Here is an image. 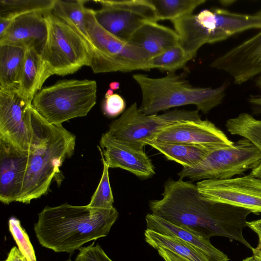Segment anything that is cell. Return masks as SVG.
Returning a JSON list of instances; mask_svg holds the SVG:
<instances>
[{"label":"cell","mask_w":261,"mask_h":261,"mask_svg":"<svg viewBox=\"0 0 261 261\" xmlns=\"http://www.w3.org/2000/svg\"><path fill=\"white\" fill-rule=\"evenodd\" d=\"M44 14L33 12L15 17L5 33L0 36V44L34 48L41 53L47 35Z\"/></svg>","instance_id":"cell-17"},{"label":"cell","mask_w":261,"mask_h":261,"mask_svg":"<svg viewBox=\"0 0 261 261\" xmlns=\"http://www.w3.org/2000/svg\"><path fill=\"white\" fill-rule=\"evenodd\" d=\"M247 226L254 231L258 237V243H261V218L254 221H247Z\"/></svg>","instance_id":"cell-35"},{"label":"cell","mask_w":261,"mask_h":261,"mask_svg":"<svg viewBox=\"0 0 261 261\" xmlns=\"http://www.w3.org/2000/svg\"><path fill=\"white\" fill-rule=\"evenodd\" d=\"M31 105L18 89L0 88V140L23 152H28L32 139Z\"/></svg>","instance_id":"cell-12"},{"label":"cell","mask_w":261,"mask_h":261,"mask_svg":"<svg viewBox=\"0 0 261 261\" xmlns=\"http://www.w3.org/2000/svg\"><path fill=\"white\" fill-rule=\"evenodd\" d=\"M192 59L179 44H177L151 58L149 63L150 69L157 68L172 73L185 67Z\"/></svg>","instance_id":"cell-28"},{"label":"cell","mask_w":261,"mask_h":261,"mask_svg":"<svg viewBox=\"0 0 261 261\" xmlns=\"http://www.w3.org/2000/svg\"><path fill=\"white\" fill-rule=\"evenodd\" d=\"M255 84L261 91V74L256 79ZM249 101L252 105L261 108V94L258 96H250Z\"/></svg>","instance_id":"cell-36"},{"label":"cell","mask_w":261,"mask_h":261,"mask_svg":"<svg viewBox=\"0 0 261 261\" xmlns=\"http://www.w3.org/2000/svg\"><path fill=\"white\" fill-rule=\"evenodd\" d=\"M74 261H113L97 244L82 247Z\"/></svg>","instance_id":"cell-31"},{"label":"cell","mask_w":261,"mask_h":261,"mask_svg":"<svg viewBox=\"0 0 261 261\" xmlns=\"http://www.w3.org/2000/svg\"><path fill=\"white\" fill-rule=\"evenodd\" d=\"M25 261H28L26 259H25Z\"/></svg>","instance_id":"cell-45"},{"label":"cell","mask_w":261,"mask_h":261,"mask_svg":"<svg viewBox=\"0 0 261 261\" xmlns=\"http://www.w3.org/2000/svg\"><path fill=\"white\" fill-rule=\"evenodd\" d=\"M52 74L40 52L28 48L20 73L18 91L32 105L34 97Z\"/></svg>","instance_id":"cell-20"},{"label":"cell","mask_w":261,"mask_h":261,"mask_svg":"<svg viewBox=\"0 0 261 261\" xmlns=\"http://www.w3.org/2000/svg\"><path fill=\"white\" fill-rule=\"evenodd\" d=\"M256 15L261 18V10L255 14Z\"/></svg>","instance_id":"cell-43"},{"label":"cell","mask_w":261,"mask_h":261,"mask_svg":"<svg viewBox=\"0 0 261 261\" xmlns=\"http://www.w3.org/2000/svg\"><path fill=\"white\" fill-rule=\"evenodd\" d=\"M113 94V90L110 88L107 90V92L105 94V98L111 96Z\"/></svg>","instance_id":"cell-41"},{"label":"cell","mask_w":261,"mask_h":261,"mask_svg":"<svg viewBox=\"0 0 261 261\" xmlns=\"http://www.w3.org/2000/svg\"><path fill=\"white\" fill-rule=\"evenodd\" d=\"M250 174L261 178V163L254 169H252Z\"/></svg>","instance_id":"cell-38"},{"label":"cell","mask_w":261,"mask_h":261,"mask_svg":"<svg viewBox=\"0 0 261 261\" xmlns=\"http://www.w3.org/2000/svg\"><path fill=\"white\" fill-rule=\"evenodd\" d=\"M101 8L94 10L96 21L108 32L128 42L144 23L158 21L149 0L97 1Z\"/></svg>","instance_id":"cell-10"},{"label":"cell","mask_w":261,"mask_h":261,"mask_svg":"<svg viewBox=\"0 0 261 261\" xmlns=\"http://www.w3.org/2000/svg\"><path fill=\"white\" fill-rule=\"evenodd\" d=\"M85 18L93 46L90 67L95 73L151 69L149 56L138 47L106 31L96 21L94 10L86 8Z\"/></svg>","instance_id":"cell-6"},{"label":"cell","mask_w":261,"mask_h":261,"mask_svg":"<svg viewBox=\"0 0 261 261\" xmlns=\"http://www.w3.org/2000/svg\"><path fill=\"white\" fill-rule=\"evenodd\" d=\"M118 216L114 207L98 209L67 203L47 206L38 214L34 230L42 246L71 253L87 242L106 237Z\"/></svg>","instance_id":"cell-2"},{"label":"cell","mask_w":261,"mask_h":261,"mask_svg":"<svg viewBox=\"0 0 261 261\" xmlns=\"http://www.w3.org/2000/svg\"><path fill=\"white\" fill-rule=\"evenodd\" d=\"M96 93L95 81L62 80L42 88L34 97L32 106L48 123L62 124L86 116L96 103Z\"/></svg>","instance_id":"cell-5"},{"label":"cell","mask_w":261,"mask_h":261,"mask_svg":"<svg viewBox=\"0 0 261 261\" xmlns=\"http://www.w3.org/2000/svg\"><path fill=\"white\" fill-rule=\"evenodd\" d=\"M55 0H0V18L12 21L15 17L33 12L51 11Z\"/></svg>","instance_id":"cell-25"},{"label":"cell","mask_w":261,"mask_h":261,"mask_svg":"<svg viewBox=\"0 0 261 261\" xmlns=\"http://www.w3.org/2000/svg\"><path fill=\"white\" fill-rule=\"evenodd\" d=\"M179 41L175 30L156 21H147L134 33L128 42L142 49L150 59L178 44Z\"/></svg>","instance_id":"cell-18"},{"label":"cell","mask_w":261,"mask_h":261,"mask_svg":"<svg viewBox=\"0 0 261 261\" xmlns=\"http://www.w3.org/2000/svg\"><path fill=\"white\" fill-rule=\"evenodd\" d=\"M110 88L113 90H116L119 88L120 83L118 82H112L109 85Z\"/></svg>","instance_id":"cell-39"},{"label":"cell","mask_w":261,"mask_h":261,"mask_svg":"<svg viewBox=\"0 0 261 261\" xmlns=\"http://www.w3.org/2000/svg\"><path fill=\"white\" fill-rule=\"evenodd\" d=\"M261 163V152L249 140L242 138L231 146L210 151L196 165L182 167L177 173L179 178L191 180H223L232 178Z\"/></svg>","instance_id":"cell-9"},{"label":"cell","mask_w":261,"mask_h":261,"mask_svg":"<svg viewBox=\"0 0 261 261\" xmlns=\"http://www.w3.org/2000/svg\"><path fill=\"white\" fill-rule=\"evenodd\" d=\"M153 141L182 143L211 149L234 144L213 123L201 119L174 123L161 131Z\"/></svg>","instance_id":"cell-13"},{"label":"cell","mask_w":261,"mask_h":261,"mask_svg":"<svg viewBox=\"0 0 261 261\" xmlns=\"http://www.w3.org/2000/svg\"><path fill=\"white\" fill-rule=\"evenodd\" d=\"M102 154L109 168H121L139 178L147 179L155 174V168L144 150L135 149L118 142L106 133L99 141Z\"/></svg>","instance_id":"cell-15"},{"label":"cell","mask_w":261,"mask_h":261,"mask_svg":"<svg viewBox=\"0 0 261 261\" xmlns=\"http://www.w3.org/2000/svg\"><path fill=\"white\" fill-rule=\"evenodd\" d=\"M28 163V152L0 140V200L17 202L21 191Z\"/></svg>","instance_id":"cell-16"},{"label":"cell","mask_w":261,"mask_h":261,"mask_svg":"<svg viewBox=\"0 0 261 261\" xmlns=\"http://www.w3.org/2000/svg\"><path fill=\"white\" fill-rule=\"evenodd\" d=\"M86 1L55 0L52 13L73 29L86 41L90 51L93 46L86 27L85 18Z\"/></svg>","instance_id":"cell-23"},{"label":"cell","mask_w":261,"mask_h":261,"mask_svg":"<svg viewBox=\"0 0 261 261\" xmlns=\"http://www.w3.org/2000/svg\"><path fill=\"white\" fill-rule=\"evenodd\" d=\"M253 252V256L256 261H261V243H258L255 248L251 249Z\"/></svg>","instance_id":"cell-37"},{"label":"cell","mask_w":261,"mask_h":261,"mask_svg":"<svg viewBox=\"0 0 261 261\" xmlns=\"http://www.w3.org/2000/svg\"><path fill=\"white\" fill-rule=\"evenodd\" d=\"M65 261H72V260L71 259H67L66 260H65Z\"/></svg>","instance_id":"cell-44"},{"label":"cell","mask_w":261,"mask_h":261,"mask_svg":"<svg viewBox=\"0 0 261 261\" xmlns=\"http://www.w3.org/2000/svg\"><path fill=\"white\" fill-rule=\"evenodd\" d=\"M198 110H174L162 114L146 115L132 104L110 124L106 133L113 139L135 149L144 150L166 127L177 122L201 119Z\"/></svg>","instance_id":"cell-8"},{"label":"cell","mask_w":261,"mask_h":261,"mask_svg":"<svg viewBox=\"0 0 261 261\" xmlns=\"http://www.w3.org/2000/svg\"><path fill=\"white\" fill-rule=\"evenodd\" d=\"M25 259L18 248L14 246L11 249L5 261H25Z\"/></svg>","instance_id":"cell-34"},{"label":"cell","mask_w":261,"mask_h":261,"mask_svg":"<svg viewBox=\"0 0 261 261\" xmlns=\"http://www.w3.org/2000/svg\"><path fill=\"white\" fill-rule=\"evenodd\" d=\"M159 151L168 160L176 162L182 167H191L198 164L212 150L202 146L175 142L150 141L148 144Z\"/></svg>","instance_id":"cell-22"},{"label":"cell","mask_w":261,"mask_h":261,"mask_svg":"<svg viewBox=\"0 0 261 261\" xmlns=\"http://www.w3.org/2000/svg\"><path fill=\"white\" fill-rule=\"evenodd\" d=\"M153 6L158 21L170 20L171 21L192 14L205 0H149Z\"/></svg>","instance_id":"cell-26"},{"label":"cell","mask_w":261,"mask_h":261,"mask_svg":"<svg viewBox=\"0 0 261 261\" xmlns=\"http://www.w3.org/2000/svg\"><path fill=\"white\" fill-rule=\"evenodd\" d=\"M100 155L103 164L102 175L88 205L94 208L110 209L114 207V198L109 180V168L101 152Z\"/></svg>","instance_id":"cell-29"},{"label":"cell","mask_w":261,"mask_h":261,"mask_svg":"<svg viewBox=\"0 0 261 261\" xmlns=\"http://www.w3.org/2000/svg\"><path fill=\"white\" fill-rule=\"evenodd\" d=\"M226 129L231 134L247 139L261 152V120L254 118L246 113L227 120Z\"/></svg>","instance_id":"cell-27"},{"label":"cell","mask_w":261,"mask_h":261,"mask_svg":"<svg viewBox=\"0 0 261 261\" xmlns=\"http://www.w3.org/2000/svg\"><path fill=\"white\" fill-rule=\"evenodd\" d=\"M157 250L159 254L164 259V261H191L163 248H160Z\"/></svg>","instance_id":"cell-33"},{"label":"cell","mask_w":261,"mask_h":261,"mask_svg":"<svg viewBox=\"0 0 261 261\" xmlns=\"http://www.w3.org/2000/svg\"><path fill=\"white\" fill-rule=\"evenodd\" d=\"M8 225L11 235L25 258L28 261H37L34 248L20 221L12 217L9 220Z\"/></svg>","instance_id":"cell-30"},{"label":"cell","mask_w":261,"mask_h":261,"mask_svg":"<svg viewBox=\"0 0 261 261\" xmlns=\"http://www.w3.org/2000/svg\"><path fill=\"white\" fill-rule=\"evenodd\" d=\"M133 77L142 92L139 108L146 115H153L170 108L194 105L204 114L221 103L225 96L228 83L216 88L196 87L174 72L153 78L143 74Z\"/></svg>","instance_id":"cell-4"},{"label":"cell","mask_w":261,"mask_h":261,"mask_svg":"<svg viewBox=\"0 0 261 261\" xmlns=\"http://www.w3.org/2000/svg\"><path fill=\"white\" fill-rule=\"evenodd\" d=\"M32 139L22 187L17 202L30 203L48 191L63 162L74 153L76 137L62 124H53L29 107Z\"/></svg>","instance_id":"cell-3"},{"label":"cell","mask_w":261,"mask_h":261,"mask_svg":"<svg viewBox=\"0 0 261 261\" xmlns=\"http://www.w3.org/2000/svg\"><path fill=\"white\" fill-rule=\"evenodd\" d=\"M27 49L17 45L0 44V88L18 89Z\"/></svg>","instance_id":"cell-21"},{"label":"cell","mask_w":261,"mask_h":261,"mask_svg":"<svg viewBox=\"0 0 261 261\" xmlns=\"http://www.w3.org/2000/svg\"><path fill=\"white\" fill-rule=\"evenodd\" d=\"M144 237L146 242L156 250L163 248L191 261H210L200 250L178 238L147 228L144 231Z\"/></svg>","instance_id":"cell-24"},{"label":"cell","mask_w":261,"mask_h":261,"mask_svg":"<svg viewBox=\"0 0 261 261\" xmlns=\"http://www.w3.org/2000/svg\"><path fill=\"white\" fill-rule=\"evenodd\" d=\"M205 200L229 204L261 213V178L250 173L223 180L205 179L196 184Z\"/></svg>","instance_id":"cell-11"},{"label":"cell","mask_w":261,"mask_h":261,"mask_svg":"<svg viewBox=\"0 0 261 261\" xmlns=\"http://www.w3.org/2000/svg\"><path fill=\"white\" fill-rule=\"evenodd\" d=\"M235 2H236V1H230V0L219 1V2L221 4V5L225 6L230 5L232 4H233V3H234Z\"/></svg>","instance_id":"cell-40"},{"label":"cell","mask_w":261,"mask_h":261,"mask_svg":"<svg viewBox=\"0 0 261 261\" xmlns=\"http://www.w3.org/2000/svg\"><path fill=\"white\" fill-rule=\"evenodd\" d=\"M210 66L225 71L238 85L261 74V31L216 59Z\"/></svg>","instance_id":"cell-14"},{"label":"cell","mask_w":261,"mask_h":261,"mask_svg":"<svg viewBox=\"0 0 261 261\" xmlns=\"http://www.w3.org/2000/svg\"><path fill=\"white\" fill-rule=\"evenodd\" d=\"M126 103L120 95L115 93L105 98L102 104L103 114L109 117H115L123 113Z\"/></svg>","instance_id":"cell-32"},{"label":"cell","mask_w":261,"mask_h":261,"mask_svg":"<svg viewBox=\"0 0 261 261\" xmlns=\"http://www.w3.org/2000/svg\"><path fill=\"white\" fill-rule=\"evenodd\" d=\"M243 261H256L253 256L248 257L243 259Z\"/></svg>","instance_id":"cell-42"},{"label":"cell","mask_w":261,"mask_h":261,"mask_svg":"<svg viewBox=\"0 0 261 261\" xmlns=\"http://www.w3.org/2000/svg\"><path fill=\"white\" fill-rule=\"evenodd\" d=\"M146 228L163 234L178 238L200 250L210 261H228V257L215 247L210 239L171 223L152 214L145 217Z\"/></svg>","instance_id":"cell-19"},{"label":"cell","mask_w":261,"mask_h":261,"mask_svg":"<svg viewBox=\"0 0 261 261\" xmlns=\"http://www.w3.org/2000/svg\"><path fill=\"white\" fill-rule=\"evenodd\" d=\"M44 17L47 35L41 54L52 75L64 76L90 66L91 52L81 36L51 11Z\"/></svg>","instance_id":"cell-7"},{"label":"cell","mask_w":261,"mask_h":261,"mask_svg":"<svg viewBox=\"0 0 261 261\" xmlns=\"http://www.w3.org/2000/svg\"><path fill=\"white\" fill-rule=\"evenodd\" d=\"M162 196L149 202L151 214L203 238L226 237L252 248L243 235L250 211L205 200L196 185L180 178L167 180Z\"/></svg>","instance_id":"cell-1"}]
</instances>
